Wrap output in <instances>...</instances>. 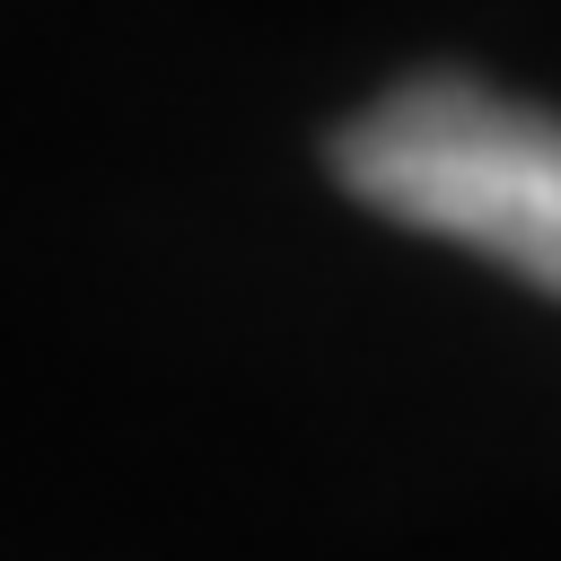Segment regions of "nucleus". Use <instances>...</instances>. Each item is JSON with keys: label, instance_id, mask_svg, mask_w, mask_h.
<instances>
[{"label": "nucleus", "instance_id": "nucleus-1", "mask_svg": "<svg viewBox=\"0 0 561 561\" xmlns=\"http://www.w3.org/2000/svg\"><path fill=\"white\" fill-rule=\"evenodd\" d=\"M333 175L535 289L561 298V114L500 96L465 70H421L333 131Z\"/></svg>", "mask_w": 561, "mask_h": 561}]
</instances>
